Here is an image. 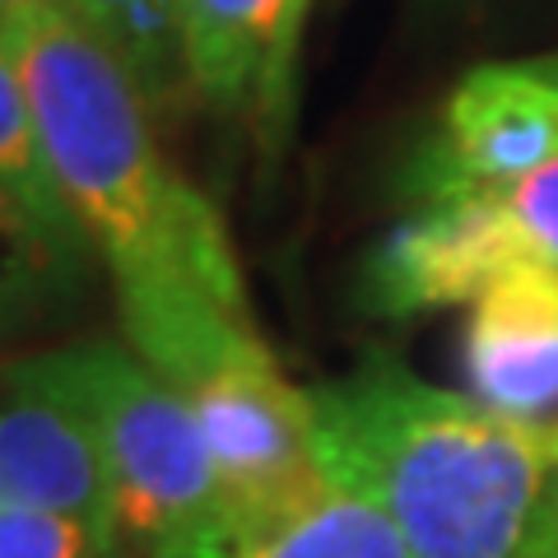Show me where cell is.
Returning <instances> with one entry per match:
<instances>
[{
  "label": "cell",
  "mask_w": 558,
  "mask_h": 558,
  "mask_svg": "<svg viewBox=\"0 0 558 558\" xmlns=\"http://www.w3.org/2000/svg\"><path fill=\"white\" fill-rule=\"evenodd\" d=\"M28 84L47 159L94 256L117 284L126 340L178 391L266 344L229 229L201 186L168 163L154 108L61 0L0 24Z\"/></svg>",
  "instance_id": "6da1fadb"
},
{
  "label": "cell",
  "mask_w": 558,
  "mask_h": 558,
  "mask_svg": "<svg viewBox=\"0 0 558 558\" xmlns=\"http://www.w3.org/2000/svg\"><path fill=\"white\" fill-rule=\"evenodd\" d=\"M307 400L326 470L368 494L414 558H554L549 424L433 387L396 354H368Z\"/></svg>",
  "instance_id": "7a4b0ae2"
},
{
  "label": "cell",
  "mask_w": 558,
  "mask_h": 558,
  "mask_svg": "<svg viewBox=\"0 0 558 558\" xmlns=\"http://www.w3.org/2000/svg\"><path fill=\"white\" fill-rule=\"evenodd\" d=\"M14 373L61 391L84 414L112 470L121 531L140 558H154L223 512L196 410L131 344L84 340L14 363Z\"/></svg>",
  "instance_id": "3957f363"
},
{
  "label": "cell",
  "mask_w": 558,
  "mask_h": 558,
  "mask_svg": "<svg viewBox=\"0 0 558 558\" xmlns=\"http://www.w3.org/2000/svg\"><path fill=\"white\" fill-rule=\"evenodd\" d=\"M182 396L205 433L223 508H270L330 480L317 447L312 400L279 373L270 344L229 359Z\"/></svg>",
  "instance_id": "277c9868"
},
{
  "label": "cell",
  "mask_w": 558,
  "mask_h": 558,
  "mask_svg": "<svg viewBox=\"0 0 558 558\" xmlns=\"http://www.w3.org/2000/svg\"><path fill=\"white\" fill-rule=\"evenodd\" d=\"M558 159V80L535 61L475 65L410 172V196L494 191Z\"/></svg>",
  "instance_id": "5b68a950"
},
{
  "label": "cell",
  "mask_w": 558,
  "mask_h": 558,
  "mask_svg": "<svg viewBox=\"0 0 558 558\" xmlns=\"http://www.w3.org/2000/svg\"><path fill=\"white\" fill-rule=\"evenodd\" d=\"M526 260L502 219L494 191L418 201L410 219L373 247L359 299L377 317H418L475 303L494 279Z\"/></svg>",
  "instance_id": "8992f818"
},
{
  "label": "cell",
  "mask_w": 558,
  "mask_h": 558,
  "mask_svg": "<svg viewBox=\"0 0 558 558\" xmlns=\"http://www.w3.org/2000/svg\"><path fill=\"white\" fill-rule=\"evenodd\" d=\"M0 400V508L70 517L80 526L126 539L112 470L84 414L61 391L24 373H5Z\"/></svg>",
  "instance_id": "52a82bcc"
},
{
  "label": "cell",
  "mask_w": 558,
  "mask_h": 558,
  "mask_svg": "<svg viewBox=\"0 0 558 558\" xmlns=\"http://www.w3.org/2000/svg\"><path fill=\"white\" fill-rule=\"evenodd\" d=\"M465 377L498 414L545 424L558 410V266L517 260L470 303Z\"/></svg>",
  "instance_id": "ba28073f"
},
{
  "label": "cell",
  "mask_w": 558,
  "mask_h": 558,
  "mask_svg": "<svg viewBox=\"0 0 558 558\" xmlns=\"http://www.w3.org/2000/svg\"><path fill=\"white\" fill-rule=\"evenodd\" d=\"M182 38L191 89L215 108L256 102L266 135H284L303 38L299 0H182Z\"/></svg>",
  "instance_id": "9c48e42d"
},
{
  "label": "cell",
  "mask_w": 558,
  "mask_h": 558,
  "mask_svg": "<svg viewBox=\"0 0 558 558\" xmlns=\"http://www.w3.org/2000/svg\"><path fill=\"white\" fill-rule=\"evenodd\" d=\"M154 558H414V549L368 494L330 475L289 502L223 508Z\"/></svg>",
  "instance_id": "30bf717a"
},
{
  "label": "cell",
  "mask_w": 558,
  "mask_h": 558,
  "mask_svg": "<svg viewBox=\"0 0 558 558\" xmlns=\"http://www.w3.org/2000/svg\"><path fill=\"white\" fill-rule=\"evenodd\" d=\"M0 186L24 209V219L43 238V247L61 260V270H80L94 247L57 182V168L47 159L38 112H33L28 84L20 75V61L10 57L5 38H0Z\"/></svg>",
  "instance_id": "8fae6325"
},
{
  "label": "cell",
  "mask_w": 558,
  "mask_h": 558,
  "mask_svg": "<svg viewBox=\"0 0 558 558\" xmlns=\"http://www.w3.org/2000/svg\"><path fill=\"white\" fill-rule=\"evenodd\" d=\"M61 5L126 65L149 108H163L191 89L182 0H61Z\"/></svg>",
  "instance_id": "7c38bea8"
},
{
  "label": "cell",
  "mask_w": 558,
  "mask_h": 558,
  "mask_svg": "<svg viewBox=\"0 0 558 558\" xmlns=\"http://www.w3.org/2000/svg\"><path fill=\"white\" fill-rule=\"evenodd\" d=\"M0 558H140V549L70 517L0 508Z\"/></svg>",
  "instance_id": "4fadbf2b"
},
{
  "label": "cell",
  "mask_w": 558,
  "mask_h": 558,
  "mask_svg": "<svg viewBox=\"0 0 558 558\" xmlns=\"http://www.w3.org/2000/svg\"><path fill=\"white\" fill-rule=\"evenodd\" d=\"M494 201L508 219L521 256L558 266V159L508 186H494Z\"/></svg>",
  "instance_id": "5bb4252c"
},
{
  "label": "cell",
  "mask_w": 558,
  "mask_h": 558,
  "mask_svg": "<svg viewBox=\"0 0 558 558\" xmlns=\"http://www.w3.org/2000/svg\"><path fill=\"white\" fill-rule=\"evenodd\" d=\"M61 275H65L61 260L43 247V238L24 219V209L0 186V322L14 317L43 279H61Z\"/></svg>",
  "instance_id": "9a60e30c"
},
{
  "label": "cell",
  "mask_w": 558,
  "mask_h": 558,
  "mask_svg": "<svg viewBox=\"0 0 558 558\" xmlns=\"http://www.w3.org/2000/svg\"><path fill=\"white\" fill-rule=\"evenodd\" d=\"M549 447H554V465H558V424H549ZM554 558H558V531H554Z\"/></svg>",
  "instance_id": "2e32d148"
},
{
  "label": "cell",
  "mask_w": 558,
  "mask_h": 558,
  "mask_svg": "<svg viewBox=\"0 0 558 558\" xmlns=\"http://www.w3.org/2000/svg\"><path fill=\"white\" fill-rule=\"evenodd\" d=\"M539 65H545V70H549V75L558 80V51H554V57H539Z\"/></svg>",
  "instance_id": "e0dca14e"
},
{
  "label": "cell",
  "mask_w": 558,
  "mask_h": 558,
  "mask_svg": "<svg viewBox=\"0 0 558 558\" xmlns=\"http://www.w3.org/2000/svg\"><path fill=\"white\" fill-rule=\"evenodd\" d=\"M20 5H33V0H0V14H10V10H20Z\"/></svg>",
  "instance_id": "ac0fdd59"
},
{
  "label": "cell",
  "mask_w": 558,
  "mask_h": 558,
  "mask_svg": "<svg viewBox=\"0 0 558 558\" xmlns=\"http://www.w3.org/2000/svg\"><path fill=\"white\" fill-rule=\"evenodd\" d=\"M307 10H312V0H299V14H303V24H307Z\"/></svg>",
  "instance_id": "d6986e66"
},
{
  "label": "cell",
  "mask_w": 558,
  "mask_h": 558,
  "mask_svg": "<svg viewBox=\"0 0 558 558\" xmlns=\"http://www.w3.org/2000/svg\"><path fill=\"white\" fill-rule=\"evenodd\" d=\"M0 24H5V14H0Z\"/></svg>",
  "instance_id": "ffe728a7"
}]
</instances>
